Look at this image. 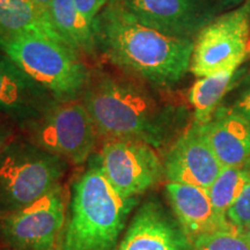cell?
Returning <instances> with one entry per match:
<instances>
[{
    "mask_svg": "<svg viewBox=\"0 0 250 250\" xmlns=\"http://www.w3.org/2000/svg\"><path fill=\"white\" fill-rule=\"evenodd\" d=\"M96 49L112 64L156 87L174 86L191 66L192 39L171 36L143 23L120 1L94 19Z\"/></svg>",
    "mask_w": 250,
    "mask_h": 250,
    "instance_id": "1",
    "label": "cell"
},
{
    "mask_svg": "<svg viewBox=\"0 0 250 250\" xmlns=\"http://www.w3.org/2000/svg\"><path fill=\"white\" fill-rule=\"evenodd\" d=\"M83 103L99 134L160 147L173 127V110L142 83L96 72L89 77Z\"/></svg>",
    "mask_w": 250,
    "mask_h": 250,
    "instance_id": "2",
    "label": "cell"
},
{
    "mask_svg": "<svg viewBox=\"0 0 250 250\" xmlns=\"http://www.w3.org/2000/svg\"><path fill=\"white\" fill-rule=\"evenodd\" d=\"M137 204L111 186L96 156L72 184L62 250H116Z\"/></svg>",
    "mask_w": 250,
    "mask_h": 250,
    "instance_id": "3",
    "label": "cell"
},
{
    "mask_svg": "<svg viewBox=\"0 0 250 250\" xmlns=\"http://www.w3.org/2000/svg\"><path fill=\"white\" fill-rule=\"evenodd\" d=\"M0 51L58 101L77 100L89 80L76 50L50 39L0 34Z\"/></svg>",
    "mask_w": 250,
    "mask_h": 250,
    "instance_id": "4",
    "label": "cell"
},
{
    "mask_svg": "<svg viewBox=\"0 0 250 250\" xmlns=\"http://www.w3.org/2000/svg\"><path fill=\"white\" fill-rule=\"evenodd\" d=\"M67 161L30 142H9L0 152V213L33 204L61 186Z\"/></svg>",
    "mask_w": 250,
    "mask_h": 250,
    "instance_id": "5",
    "label": "cell"
},
{
    "mask_svg": "<svg viewBox=\"0 0 250 250\" xmlns=\"http://www.w3.org/2000/svg\"><path fill=\"white\" fill-rule=\"evenodd\" d=\"M24 126L30 143L74 165L88 160L99 136L85 104L78 99L56 101Z\"/></svg>",
    "mask_w": 250,
    "mask_h": 250,
    "instance_id": "6",
    "label": "cell"
},
{
    "mask_svg": "<svg viewBox=\"0 0 250 250\" xmlns=\"http://www.w3.org/2000/svg\"><path fill=\"white\" fill-rule=\"evenodd\" d=\"M250 9L247 2L215 17L195 40L190 71L202 78L239 66L249 55Z\"/></svg>",
    "mask_w": 250,
    "mask_h": 250,
    "instance_id": "7",
    "label": "cell"
},
{
    "mask_svg": "<svg viewBox=\"0 0 250 250\" xmlns=\"http://www.w3.org/2000/svg\"><path fill=\"white\" fill-rule=\"evenodd\" d=\"M65 220L66 201L58 186L33 204L0 213V240L8 250H56Z\"/></svg>",
    "mask_w": 250,
    "mask_h": 250,
    "instance_id": "8",
    "label": "cell"
},
{
    "mask_svg": "<svg viewBox=\"0 0 250 250\" xmlns=\"http://www.w3.org/2000/svg\"><path fill=\"white\" fill-rule=\"evenodd\" d=\"M98 160L104 176L124 197L142 195L165 175L155 147L137 140L108 139Z\"/></svg>",
    "mask_w": 250,
    "mask_h": 250,
    "instance_id": "9",
    "label": "cell"
},
{
    "mask_svg": "<svg viewBox=\"0 0 250 250\" xmlns=\"http://www.w3.org/2000/svg\"><path fill=\"white\" fill-rule=\"evenodd\" d=\"M120 2L148 27L184 39L198 35L220 8L215 0H120Z\"/></svg>",
    "mask_w": 250,
    "mask_h": 250,
    "instance_id": "10",
    "label": "cell"
},
{
    "mask_svg": "<svg viewBox=\"0 0 250 250\" xmlns=\"http://www.w3.org/2000/svg\"><path fill=\"white\" fill-rule=\"evenodd\" d=\"M164 167L169 182L206 190L224 169L198 123H193L175 142L166 156Z\"/></svg>",
    "mask_w": 250,
    "mask_h": 250,
    "instance_id": "11",
    "label": "cell"
},
{
    "mask_svg": "<svg viewBox=\"0 0 250 250\" xmlns=\"http://www.w3.org/2000/svg\"><path fill=\"white\" fill-rule=\"evenodd\" d=\"M116 250H193L192 242L158 201L149 199L138 208Z\"/></svg>",
    "mask_w": 250,
    "mask_h": 250,
    "instance_id": "12",
    "label": "cell"
},
{
    "mask_svg": "<svg viewBox=\"0 0 250 250\" xmlns=\"http://www.w3.org/2000/svg\"><path fill=\"white\" fill-rule=\"evenodd\" d=\"M58 100L0 52V112L23 122L35 120Z\"/></svg>",
    "mask_w": 250,
    "mask_h": 250,
    "instance_id": "13",
    "label": "cell"
},
{
    "mask_svg": "<svg viewBox=\"0 0 250 250\" xmlns=\"http://www.w3.org/2000/svg\"><path fill=\"white\" fill-rule=\"evenodd\" d=\"M167 195L175 218L191 242L198 237L236 228L215 211L206 189L168 182Z\"/></svg>",
    "mask_w": 250,
    "mask_h": 250,
    "instance_id": "14",
    "label": "cell"
},
{
    "mask_svg": "<svg viewBox=\"0 0 250 250\" xmlns=\"http://www.w3.org/2000/svg\"><path fill=\"white\" fill-rule=\"evenodd\" d=\"M205 138L224 167L250 162V121L234 109L218 107L201 124Z\"/></svg>",
    "mask_w": 250,
    "mask_h": 250,
    "instance_id": "15",
    "label": "cell"
},
{
    "mask_svg": "<svg viewBox=\"0 0 250 250\" xmlns=\"http://www.w3.org/2000/svg\"><path fill=\"white\" fill-rule=\"evenodd\" d=\"M0 34L43 37L68 45L48 9L31 0H0Z\"/></svg>",
    "mask_w": 250,
    "mask_h": 250,
    "instance_id": "16",
    "label": "cell"
},
{
    "mask_svg": "<svg viewBox=\"0 0 250 250\" xmlns=\"http://www.w3.org/2000/svg\"><path fill=\"white\" fill-rule=\"evenodd\" d=\"M62 39L79 52L93 55L96 50L92 24L83 18L73 0H52L48 8Z\"/></svg>",
    "mask_w": 250,
    "mask_h": 250,
    "instance_id": "17",
    "label": "cell"
},
{
    "mask_svg": "<svg viewBox=\"0 0 250 250\" xmlns=\"http://www.w3.org/2000/svg\"><path fill=\"white\" fill-rule=\"evenodd\" d=\"M239 66H230L208 76L198 78L189 90V102L195 110V123L205 124L210 121L219 102L229 89Z\"/></svg>",
    "mask_w": 250,
    "mask_h": 250,
    "instance_id": "18",
    "label": "cell"
},
{
    "mask_svg": "<svg viewBox=\"0 0 250 250\" xmlns=\"http://www.w3.org/2000/svg\"><path fill=\"white\" fill-rule=\"evenodd\" d=\"M250 182V162L224 167L221 173L208 189L212 204L221 217L227 218V212Z\"/></svg>",
    "mask_w": 250,
    "mask_h": 250,
    "instance_id": "19",
    "label": "cell"
},
{
    "mask_svg": "<svg viewBox=\"0 0 250 250\" xmlns=\"http://www.w3.org/2000/svg\"><path fill=\"white\" fill-rule=\"evenodd\" d=\"M193 250H250V239L239 228L208 234L192 242Z\"/></svg>",
    "mask_w": 250,
    "mask_h": 250,
    "instance_id": "20",
    "label": "cell"
},
{
    "mask_svg": "<svg viewBox=\"0 0 250 250\" xmlns=\"http://www.w3.org/2000/svg\"><path fill=\"white\" fill-rule=\"evenodd\" d=\"M229 223L241 229L250 223V182L227 212Z\"/></svg>",
    "mask_w": 250,
    "mask_h": 250,
    "instance_id": "21",
    "label": "cell"
},
{
    "mask_svg": "<svg viewBox=\"0 0 250 250\" xmlns=\"http://www.w3.org/2000/svg\"><path fill=\"white\" fill-rule=\"evenodd\" d=\"M77 8L90 24L100 12L107 6L109 0H73Z\"/></svg>",
    "mask_w": 250,
    "mask_h": 250,
    "instance_id": "22",
    "label": "cell"
},
{
    "mask_svg": "<svg viewBox=\"0 0 250 250\" xmlns=\"http://www.w3.org/2000/svg\"><path fill=\"white\" fill-rule=\"evenodd\" d=\"M236 109L247 120L250 121V76L247 79L241 95L236 102Z\"/></svg>",
    "mask_w": 250,
    "mask_h": 250,
    "instance_id": "23",
    "label": "cell"
},
{
    "mask_svg": "<svg viewBox=\"0 0 250 250\" xmlns=\"http://www.w3.org/2000/svg\"><path fill=\"white\" fill-rule=\"evenodd\" d=\"M220 8H227V7H234V6H239L245 4V0H215Z\"/></svg>",
    "mask_w": 250,
    "mask_h": 250,
    "instance_id": "24",
    "label": "cell"
},
{
    "mask_svg": "<svg viewBox=\"0 0 250 250\" xmlns=\"http://www.w3.org/2000/svg\"><path fill=\"white\" fill-rule=\"evenodd\" d=\"M8 143V132L0 125V152L2 151V148H4Z\"/></svg>",
    "mask_w": 250,
    "mask_h": 250,
    "instance_id": "25",
    "label": "cell"
},
{
    "mask_svg": "<svg viewBox=\"0 0 250 250\" xmlns=\"http://www.w3.org/2000/svg\"><path fill=\"white\" fill-rule=\"evenodd\" d=\"M31 1H34V2H35V4L40 5L41 7H43V8H46V9H48V8H49V6H50V4H51L52 0H31Z\"/></svg>",
    "mask_w": 250,
    "mask_h": 250,
    "instance_id": "26",
    "label": "cell"
},
{
    "mask_svg": "<svg viewBox=\"0 0 250 250\" xmlns=\"http://www.w3.org/2000/svg\"><path fill=\"white\" fill-rule=\"evenodd\" d=\"M241 230L250 239V223L248 225H246V226L243 228H241Z\"/></svg>",
    "mask_w": 250,
    "mask_h": 250,
    "instance_id": "27",
    "label": "cell"
},
{
    "mask_svg": "<svg viewBox=\"0 0 250 250\" xmlns=\"http://www.w3.org/2000/svg\"><path fill=\"white\" fill-rule=\"evenodd\" d=\"M115 1H120V0H109V2H115Z\"/></svg>",
    "mask_w": 250,
    "mask_h": 250,
    "instance_id": "28",
    "label": "cell"
},
{
    "mask_svg": "<svg viewBox=\"0 0 250 250\" xmlns=\"http://www.w3.org/2000/svg\"><path fill=\"white\" fill-rule=\"evenodd\" d=\"M247 4H248V6H249V9H250V0H248V1H247Z\"/></svg>",
    "mask_w": 250,
    "mask_h": 250,
    "instance_id": "29",
    "label": "cell"
},
{
    "mask_svg": "<svg viewBox=\"0 0 250 250\" xmlns=\"http://www.w3.org/2000/svg\"><path fill=\"white\" fill-rule=\"evenodd\" d=\"M0 250H8L7 248H6V249H1V248H0Z\"/></svg>",
    "mask_w": 250,
    "mask_h": 250,
    "instance_id": "30",
    "label": "cell"
}]
</instances>
